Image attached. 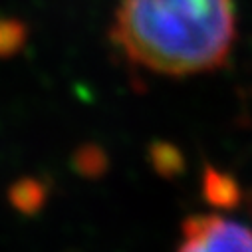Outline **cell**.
<instances>
[{
  "instance_id": "3957f363",
  "label": "cell",
  "mask_w": 252,
  "mask_h": 252,
  "mask_svg": "<svg viewBox=\"0 0 252 252\" xmlns=\"http://www.w3.org/2000/svg\"><path fill=\"white\" fill-rule=\"evenodd\" d=\"M42 201H44V189H42L40 183L24 181V183L14 185V189H12V203H14L16 209L32 213V211H36L42 205Z\"/></svg>"
},
{
  "instance_id": "6da1fadb",
  "label": "cell",
  "mask_w": 252,
  "mask_h": 252,
  "mask_svg": "<svg viewBox=\"0 0 252 252\" xmlns=\"http://www.w3.org/2000/svg\"><path fill=\"white\" fill-rule=\"evenodd\" d=\"M115 46L135 66L163 76L220 68L236 38L232 0H119Z\"/></svg>"
},
{
  "instance_id": "7a4b0ae2",
  "label": "cell",
  "mask_w": 252,
  "mask_h": 252,
  "mask_svg": "<svg viewBox=\"0 0 252 252\" xmlns=\"http://www.w3.org/2000/svg\"><path fill=\"white\" fill-rule=\"evenodd\" d=\"M181 234L177 252H252V228L220 215L189 217Z\"/></svg>"
}]
</instances>
